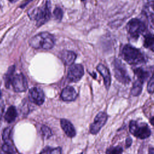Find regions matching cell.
I'll return each instance as SVG.
<instances>
[{"mask_svg": "<svg viewBox=\"0 0 154 154\" xmlns=\"http://www.w3.org/2000/svg\"><path fill=\"white\" fill-rule=\"evenodd\" d=\"M54 43V36L48 32H43L35 35L29 42V45L33 48L45 50L52 48Z\"/></svg>", "mask_w": 154, "mask_h": 154, "instance_id": "cell-1", "label": "cell"}, {"mask_svg": "<svg viewBox=\"0 0 154 154\" xmlns=\"http://www.w3.org/2000/svg\"><path fill=\"white\" fill-rule=\"evenodd\" d=\"M122 57L129 64H138L145 61L144 57L140 50L129 45L123 47Z\"/></svg>", "mask_w": 154, "mask_h": 154, "instance_id": "cell-2", "label": "cell"}, {"mask_svg": "<svg viewBox=\"0 0 154 154\" xmlns=\"http://www.w3.org/2000/svg\"><path fill=\"white\" fill-rule=\"evenodd\" d=\"M129 132L139 139H146L151 135V131L145 123H139L135 120H131L129 125Z\"/></svg>", "mask_w": 154, "mask_h": 154, "instance_id": "cell-3", "label": "cell"}, {"mask_svg": "<svg viewBox=\"0 0 154 154\" xmlns=\"http://www.w3.org/2000/svg\"><path fill=\"white\" fill-rule=\"evenodd\" d=\"M30 16L37 22L38 26H40L46 22L51 17L50 8L48 3L43 7L36 8L31 12Z\"/></svg>", "mask_w": 154, "mask_h": 154, "instance_id": "cell-4", "label": "cell"}, {"mask_svg": "<svg viewBox=\"0 0 154 154\" xmlns=\"http://www.w3.org/2000/svg\"><path fill=\"white\" fill-rule=\"evenodd\" d=\"M112 67L114 69V76L120 82L124 84L129 83L131 78L125 65L120 60L115 59L112 63Z\"/></svg>", "mask_w": 154, "mask_h": 154, "instance_id": "cell-5", "label": "cell"}, {"mask_svg": "<svg viewBox=\"0 0 154 154\" xmlns=\"http://www.w3.org/2000/svg\"><path fill=\"white\" fill-rule=\"evenodd\" d=\"M127 29L129 35L132 38L137 39L146 30V25L141 20L135 18L129 20L127 25Z\"/></svg>", "mask_w": 154, "mask_h": 154, "instance_id": "cell-6", "label": "cell"}, {"mask_svg": "<svg viewBox=\"0 0 154 154\" xmlns=\"http://www.w3.org/2000/svg\"><path fill=\"white\" fill-rule=\"evenodd\" d=\"M108 119V115L103 111H100L96 116L93 122L90 126V132L96 135L105 125Z\"/></svg>", "mask_w": 154, "mask_h": 154, "instance_id": "cell-7", "label": "cell"}, {"mask_svg": "<svg viewBox=\"0 0 154 154\" xmlns=\"http://www.w3.org/2000/svg\"><path fill=\"white\" fill-rule=\"evenodd\" d=\"M11 85L13 90L16 92H23L26 91L28 88L27 81L24 75L22 73L14 76Z\"/></svg>", "mask_w": 154, "mask_h": 154, "instance_id": "cell-8", "label": "cell"}, {"mask_svg": "<svg viewBox=\"0 0 154 154\" xmlns=\"http://www.w3.org/2000/svg\"><path fill=\"white\" fill-rule=\"evenodd\" d=\"M84 75V68L81 64L71 65L67 73V79L70 82H77Z\"/></svg>", "mask_w": 154, "mask_h": 154, "instance_id": "cell-9", "label": "cell"}, {"mask_svg": "<svg viewBox=\"0 0 154 154\" xmlns=\"http://www.w3.org/2000/svg\"><path fill=\"white\" fill-rule=\"evenodd\" d=\"M29 99L37 105H42L45 101V94L43 90L38 87H33L29 91Z\"/></svg>", "mask_w": 154, "mask_h": 154, "instance_id": "cell-10", "label": "cell"}, {"mask_svg": "<svg viewBox=\"0 0 154 154\" xmlns=\"http://www.w3.org/2000/svg\"><path fill=\"white\" fill-rule=\"evenodd\" d=\"M60 96L63 100L66 102H71L76 99L78 93L73 87L67 86L62 90Z\"/></svg>", "mask_w": 154, "mask_h": 154, "instance_id": "cell-11", "label": "cell"}, {"mask_svg": "<svg viewBox=\"0 0 154 154\" xmlns=\"http://www.w3.org/2000/svg\"><path fill=\"white\" fill-rule=\"evenodd\" d=\"M60 125L62 129L67 137L73 138L76 135V130L72 123L69 120L62 119L60 120Z\"/></svg>", "mask_w": 154, "mask_h": 154, "instance_id": "cell-12", "label": "cell"}, {"mask_svg": "<svg viewBox=\"0 0 154 154\" xmlns=\"http://www.w3.org/2000/svg\"><path fill=\"white\" fill-rule=\"evenodd\" d=\"M97 70L103 77L105 86L108 90L111 84V76L108 69L103 64H99L97 66Z\"/></svg>", "mask_w": 154, "mask_h": 154, "instance_id": "cell-13", "label": "cell"}, {"mask_svg": "<svg viewBox=\"0 0 154 154\" xmlns=\"http://www.w3.org/2000/svg\"><path fill=\"white\" fill-rule=\"evenodd\" d=\"M60 58L64 64L69 66L72 65L76 58V55L72 51H64L61 53Z\"/></svg>", "mask_w": 154, "mask_h": 154, "instance_id": "cell-14", "label": "cell"}, {"mask_svg": "<svg viewBox=\"0 0 154 154\" xmlns=\"http://www.w3.org/2000/svg\"><path fill=\"white\" fill-rule=\"evenodd\" d=\"M17 117V111L14 106H10L7 110L4 119L8 123L13 122Z\"/></svg>", "mask_w": 154, "mask_h": 154, "instance_id": "cell-15", "label": "cell"}, {"mask_svg": "<svg viewBox=\"0 0 154 154\" xmlns=\"http://www.w3.org/2000/svg\"><path fill=\"white\" fill-rule=\"evenodd\" d=\"M134 73L135 75V76L137 77V79L138 81L144 83V82L146 81V79L147 78V77L149 76V73L141 69V68H137L134 69Z\"/></svg>", "mask_w": 154, "mask_h": 154, "instance_id": "cell-16", "label": "cell"}, {"mask_svg": "<svg viewBox=\"0 0 154 154\" xmlns=\"http://www.w3.org/2000/svg\"><path fill=\"white\" fill-rule=\"evenodd\" d=\"M144 46L145 48L154 52V35L148 34L144 36Z\"/></svg>", "mask_w": 154, "mask_h": 154, "instance_id": "cell-17", "label": "cell"}, {"mask_svg": "<svg viewBox=\"0 0 154 154\" xmlns=\"http://www.w3.org/2000/svg\"><path fill=\"white\" fill-rule=\"evenodd\" d=\"M143 85V82L138 80H136L133 84L132 88L131 91V94L134 96H139L142 91Z\"/></svg>", "mask_w": 154, "mask_h": 154, "instance_id": "cell-18", "label": "cell"}, {"mask_svg": "<svg viewBox=\"0 0 154 154\" xmlns=\"http://www.w3.org/2000/svg\"><path fill=\"white\" fill-rule=\"evenodd\" d=\"M14 69H15V66H12L10 67H9L7 72L5 74V85L7 88H8L9 86L11 84L12 79L14 77Z\"/></svg>", "mask_w": 154, "mask_h": 154, "instance_id": "cell-19", "label": "cell"}, {"mask_svg": "<svg viewBox=\"0 0 154 154\" xmlns=\"http://www.w3.org/2000/svg\"><path fill=\"white\" fill-rule=\"evenodd\" d=\"M123 151V147L120 146H111L106 149V154H121Z\"/></svg>", "mask_w": 154, "mask_h": 154, "instance_id": "cell-20", "label": "cell"}, {"mask_svg": "<svg viewBox=\"0 0 154 154\" xmlns=\"http://www.w3.org/2000/svg\"><path fill=\"white\" fill-rule=\"evenodd\" d=\"M40 154H61V149L60 147H46L43 150Z\"/></svg>", "mask_w": 154, "mask_h": 154, "instance_id": "cell-21", "label": "cell"}, {"mask_svg": "<svg viewBox=\"0 0 154 154\" xmlns=\"http://www.w3.org/2000/svg\"><path fill=\"white\" fill-rule=\"evenodd\" d=\"M2 150L4 154H14V150L10 143H5L2 146Z\"/></svg>", "mask_w": 154, "mask_h": 154, "instance_id": "cell-22", "label": "cell"}, {"mask_svg": "<svg viewBox=\"0 0 154 154\" xmlns=\"http://www.w3.org/2000/svg\"><path fill=\"white\" fill-rule=\"evenodd\" d=\"M41 134L45 138H49L52 136V132L49 128L45 125H43L41 128Z\"/></svg>", "mask_w": 154, "mask_h": 154, "instance_id": "cell-23", "label": "cell"}, {"mask_svg": "<svg viewBox=\"0 0 154 154\" xmlns=\"http://www.w3.org/2000/svg\"><path fill=\"white\" fill-rule=\"evenodd\" d=\"M11 128H5L2 133V139L5 141V143H9L10 140V136H11Z\"/></svg>", "mask_w": 154, "mask_h": 154, "instance_id": "cell-24", "label": "cell"}, {"mask_svg": "<svg viewBox=\"0 0 154 154\" xmlns=\"http://www.w3.org/2000/svg\"><path fill=\"white\" fill-rule=\"evenodd\" d=\"M147 91L149 93L152 94L154 93V72L148 82L147 84Z\"/></svg>", "mask_w": 154, "mask_h": 154, "instance_id": "cell-25", "label": "cell"}, {"mask_svg": "<svg viewBox=\"0 0 154 154\" xmlns=\"http://www.w3.org/2000/svg\"><path fill=\"white\" fill-rule=\"evenodd\" d=\"M63 11L60 7H57L55 8V10L54 11V15L56 19H57L58 20H61V19L63 17Z\"/></svg>", "mask_w": 154, "mask_h": 154, "instance_id": "cell-26", "label": "cell"}, {"mask_svg": "<svg viewBox=\"0 0 154 154\" xmlns=\"http://www.w3.org/2000/svg\"><path fill=\"white\" fill-rule=\"evenodd\" d=\"M132 143V140L131 137H128L126 138V141H125V147L126 148H128L129 147L131 144Z\"/></svg>", "mask_w": 154, "mask_h": 154, "instance_id": "cell-27", "label": "cell"}, {"mask_svg": "<svg viewBox=\"0 0 154 154\" xmlns=\"http://www.w3.org/2000/svg\"><path fill=\"white\" fill-rule=\"evenodd\" d=\"M4 105L2 103V104H0V119L1 118V116L3 114V111H4Z\"/></svg>", "mask_w": 154, "mask_h": 154, "instance_id": "cell-28", "label": "cell"}, {"mask_svg": "<svg viewBox=\"0 0 154 154\" xmlns=\"http://www.w3.org/2000/svg\"><path fill=\"white\" fill-rule=\"evenodd\" d=\"M148 153L149 154H154V148L150 147L149 149V151H148Z\"/></svg>", "mask_w": 154, "mask_h": 154, "instance_id": "cell-29", "label": "cell"}, {"mask_svg": "<svg viewBox=\"0 0 154 154\" xmlns=\"http://www.w3.org/2000/svg\"><path fill=\"white\" fill-rule=\"evenodd\" d=\"M150 123L152 124V125H153L154 126V116L152 117L150 120Z\"/></svg>", "mask_w": 154, "mask_h": 154, "instance_id": "cell-30", "label": "cell"}, {"mask_svg": "<svg viewBox=\"0 0 154 154\" xmlns=\"http://www.w3.org/2000/svg\"><path fill=\"white\" fill-rule=\"evenodd\" d=\"M152 8L154 10V0L152 2Z\"/></svg>", "mask_w": 154, "mask_h": 154, "instance_id": "cell-31", "label": "cell"}, {"mask_svg": "<svg viewBox=\"0 0 154 154\" xmlns=\"http://www.w3.org/2000/svg\"><path fill=\"white\" fill-rule=\"evenodd\" d=\"M9 1H10V2H16V1H17V0H8Z\"/></svg>", "mask_w": 154, "mask_h": 154, "instance_id": "cell-32", "label": "cell"}, {"mask_svg": "<svg viewBox=\"0 0 154 154\" xmlns=\"http://www.w3.org/2000/svg\"><path fill=\"white\" fill-rule=\"evenodd\" d=\"M1 95H2V94H1V90H0V99H1Z\"/></svg>", "mask_w": 154, "mask_h": 154, "instance_id": "cell-33", "label": "cell"}, {"mask_svg": "<svg viewBox=\"0 0 154 154\" xmlns=\"http://www.w3.org/2000/svg\"><path fill=\"white\" fill-rule=\"evenodd\" d=\"M80 154H82V153H80Z\"/></svg>", "mask_w": 154, "mask_h": 154, "instance_id": "cell-34", "label": "cell"}, {"mask_svg": "<svg viewBox=\"0 0 154 154\" xmlns=\"http://www.w3.org/2000/svg\"><path fill=\"white\" fill-rule=\"evenodd\" d=\"M81 1H84V0H81Z\"/></svg>", "mask_w": 154, "mask_h": 154, "instance_id": "cell-35", "label": "cell"}, {"mask_svg": "<svg viewBox=\"0 0 154 154\" xmlns=\"http://www.w3.org/2000/svg\"><path fill=\"white\" fill-rule=\"evenodd\" d=\"M0 154H1V152H0Z\"/></svg>", "mask_w": 154, "mask_h": 154, "instance_id": "cell-36", "label": "cell"}]
</instances>
